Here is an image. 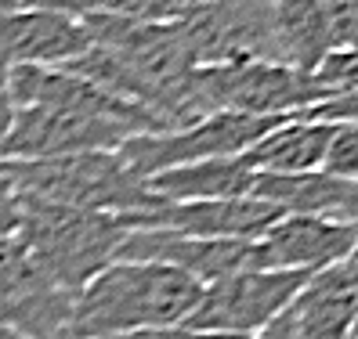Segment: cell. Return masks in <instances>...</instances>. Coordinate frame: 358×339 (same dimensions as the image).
Returning <instances> with one entry per match:
<instances>
[{
	"label": "cell",
	"mask_w": 358,
	"mask_h": 339,
	"mask_svg": "<svg viewBox=\"0 0 358 339\" xmlns=\"http://www.w3.org/2000/svg\"><path fill=\"white\" fill-rule=\"evenodd\" d=\"M297 116V112H293ZM293 116H203L196 123L181 126V130H163V134H134L127 137L116 156L131 170L138 181H149L156 174L192 163H210V159H236L246 148H254L268 130L289 123Z\"/></svg>",
	"instance_id": "5b68a950"
},
{
	"label": "cell",
	"mask_w": 358,
	"mask_h": 339,
	"mask_svg": "<svg viewBox=\"0 0 358 339\" xmlns=\"http://www.w3.org/2000/svg\"><path fill=\"white\" fill-rule=\"evenodd\" d=\"M322 174L336 181H355L358 177V123H336L326 156H322Z\"/></svg>",
	"instance_id": "d6986e66"
},
{
	"label": "cell",
	"mask_w": 358,
	"mask_h": 339,
	"mask_svg": "<svg viewBox=\"0 0 358 339\" xmlns=\"http://www.w3.org/2000/svg\"><path fill=\"white\" fill-rule=\"evenodd\" d=\"M254 339H297V329H293V317H289V310L286 314H279L275 322H268Z\"/></svg>",
	"instance_id": "d4e9b609"
},
{
	"label": "cell",
	"mask_w": 358,
	"mask_h": 339,
	"mask_svg": "<svg viewBox=\"0 0 358 339\" xmlns=\"http://www.w3.org/2000/svg\"><path fill=\"white\" fill-rule=\"evenodd\" d=\"M192 66H236V61H279L271 0H210L178 18Z\"/></svg>",
	"instance_id": "8992f818"
},
{
	"label": "cell",
	"mask_w": 358,
	"mask_h": 339,
	"mask_svg": "<svg viewBox=\"0 0 358 339\" xmlns=\"http://www.w3.org/2000/svg\"><path fill=\"white\" fill-rule=\"evenodd\" d=\"M116 260L166 264L199 285H214L228 274L254 271V242L236 239H188L174 231H131L120 246Z\"/></svg>",
	"instance_id": "4fadbf2b"
},
{
	"label": "cell",
	"mask_w": 358,
	"mask_h": 339,
	"mask_svg": "<svg viewBox=\"0 0 358 339\" xmlns=\"http://www.w3.org/2000/svg\"><path fill=\"white\" fill-rule=\"evenodd\" d=\"M171 4L185 15V11H192V8H203V4H210V0H171Z\"/></svg>",
	"instance_id": "484cf974"
},
{
	"label": "cell",
	"mask_w": 358,
	"mask_h": 339,
	"mask_svg": "<svg viewBox=\"0 0 358 339\" xmlns=\"http://www.w3.org/2000/svg\"><path fill=\"white\" fill-rule=\"evenodd\" d=\"M15 235L51 285L76 296L98 271L116 264L131 231L113 213H87L18 195Z\"/></svg>",
	"instance_id": "7a4b0ae2"
},
{
	"label": "cell",
	"mask_w": 358,
	"mask_h": 339,
	"mask_svg": "<svg viewBox=\"0 0 358 339\" xmlns=\"http://www.w3.org/2000/svg\"><path fill=\"white\" fill-rule=\"evenodd\" d=\"M40 4H44V0H36V8H40ZM36 8H33V11H36Z\"/></svg>",
	"instance_id": "83f0119b"
},
{
	"label": "cell",
	"mask_w": 358,
	"mask_h": 339,
	"mask_svg": "<svg viewBox=\"0 0 358 339\" xmlns=\"http://www.w3.org/2000/svg\"><path fill=\"white\" fill-rule=\"evenodd\" d=\"M254 199L279 209V217H319V220L355 224L358 188H355V181H336V177L322 174V170H315V174H293V177L257 174Z\"/></svg>",
	"instance_id": "2e32d148"
},
{
	"label": "cell",
	"mask_w": 358,
	"mask_h": 339,
	"mask_svg": "<svg viewBox=\"0 0 358 339\" xmlns=\"http://www.w3.org/2000/svg\"><path fill=\"white\" fill-rule=\"evenodd\" d=\"M8 69L0 61V163H4V141H8V130H11V116H15V105H11V94H8Z\"/></svg>",
	"instance_id": "cb8c5ba5"
},
{
	"label": "cell",
	"mask_w": 358,
	"mask_h": 339,
	"mask_svg": "<svg viewBox=\"0 0 358 339\" xmlns=\"http://www.w3.org/2000/svg\"><path fill=\"white\" fill-rule=\"evenodd\" d=\"M134 137L123 123L44 109V105H22L11 116V130L4 141V159H55L76 152H116Z\"/></svg>",
	"instance_id": "30bf717a"
},
{
	"label": "cell",
	"mask_w": 358,
	"mask_h": 339,
	"mask_svg": "<svg viewBox=\"0 0 358 339\" xmlns=\"http://www.w3.org/2000/svg\"><path fill=\"white\" fill-rule=\"evenodd\" d=\"M0 177L11 184L15 195L87 209V213L131 217L152 209L159 199L138 181L116 152H76L55 159H4Z\"/></svg>",
	"instance_id": "3957f363"
},
{
	"label": "cell",
	"mask_w": 358,
	"mask_h": 339,
	"mask_svg": "<svg viewBox=\"0 0 358 339\" xmlns=\"http://www.w3.org/2000/svg\"><path fill=\"white\" fill-rule=\"evenodd\" d=\"M257 174L243 159H210L156 174L145 181V188L159 202H221V199H254Z\"/></svg>",
	"instance_id": "e0dca14e"
},
{
	"label": "cell",
	"mask_w": 358,
	"mask_h": 339,
	"mask_svg": "<svg viewBox=\"0 0 358 339\" xmlns=\"http://www.w3.org/2000/svg\"><path fill=\"white\" fill-rule=\"evenodd\" d=\"M123 339H243V336H221V332H199L188 325H171V329H152V332H134Z\"/></svg>",
	"instance_id": "7402d4cb"
},
{
	"label": "cell",
	"mask_w": 358,
	"mask_h": 339,
	"mask_svg": "<svg viewBox=\"0 0 358 339\" xmlns=\"http://www.w3.org/2000/svg\"><path fill=\"white\" fill-rule=\"evenodd\" d=\"M315 76H319L326 87H333V91H355L358 54H355V51H329V54L319 61Z\"/></svg>",
	"instance_id": "44dd1931"
},
{
	"label": "cell",
	"mask_w": 358,
	"mask_h": 339,
	"mask_svg": "<svg viewBox=\"0 0 358 339\" xmlns=\"http://www.w3.org/2000/svg\"><path fill=\"white\" fill-rule=\"evenodd\" d=\"M297 339H355L358 322V274L355 257L311 274L289 303Z\"/></svg>",
	"instance_id": "9a60e30c"
},
{
	"label": "cell",
	"mask_w": 358,
	"mask_h": 339,
	"mask_svg": "<svg viewBox=\"0 0 358 339\" xmlns=\"http://www.w3.org/2000/svg\"><path fill=\"white\" fill-rule=\"evenodd\" d=\"M329 51H355L358 36V0H319Z\"/></svg>",
	"instance_id": "ffe728a7"
},
{
	"label": "cell",
	"mask_w": 358,
	"mask_h": 339,
	"mask_svg": "<svg viewBox=\"0 0 358 339\" xmlns=\"http://www.w3.org/2000/svg\"><path fill=\"white\" fill-rule=\"evenodd\" d=\"M355 224L319 217H279L261 239H254V271H297L319 274L355 257Z\"/></svg>",
	"instance_id": "7c38bea8"
},
{
	"label": "cell",
	"mask_w": 358,
	"mask_h": 339,
	"mask_svg": "<svg viewBox=\"0 0 358 339\" xmlns=\"http://www.w3.org/2000/svg\"><path fill=\"white\" fill-rule=\"evenodd\" d=\"M127 231H174L188 239H236L254 242L279 220V209L261 199H221V202H156L152 209L120 217Z\"/></svg>",
	"instance_id": "8fae6325"
},
{
	"label": "cell",
	"mask_w": 358,
	"mask_h": 339,
	"mask_svg": "<svg viewBox=\"0 0 358 339\" xmlns=\"http://www.w3.org/2000/svg\"><path fill=\"white\" fill-rule=\"evenodd\" d=\"M311 274L297 271H239L228 278L203 285L196 310L188 314V329L199 332H221V336H243L254 339L268 322L289 310L297 292Z\"/></svg>",
	"instance_id": "52a82bcc"
},
{
	"label": "cell",
	"mask_w": 358,
	"mask_h": 339,
	"mask_svg": "<svg viewBox=\"0 0 358 339\" xmlns=\"http://www.w3.org/2000/svg\"><path fill=\"white\" fill-rule=\"evenodd\" d=\"M8 94H11L15 109H22V105H44V109L123 123L134 134H163V123L149 109H141L134 101H123V98L101 91L66 69H55V66H11Z\"/></svg>",
	"instance_id": "9c48e42d"
},
{
	"label": "cell",
	"mask_w": 358,
	"mask_h": 339,
	"mask_svg": "<svg viewBox=\"0 0 358 339\" xmlns=\"http://www.w3.org/2000/svg\"><path fill=\"white\" fill-rule=\"evenodd\" d=\"M203 285L166 264L116 260L76 292L69 339H123L134 332L185 325Z\"/></svg>",
	"instance_id": "6da1fadb"
},
{
	"label": "cell",
	"mask_w": 358,
	"mask_h": 339,
	"mask_svg": "<svg viewBox=\"0 0 358 339\" xmlns=\"http://www.w3.org/2000/svg\"><path fill=\"white\" fill-rule=\"evenodd\" d=\"M73 300L44 278L18 235L0 239V322L26 339H69Z\"/></svg>",
	"instance_id": "ba28073f"
},
{
	"label": "cell",
	"mask_w": 358,
	"mask_h": 339,
	"mask_svg": "<svg viewBox=\"0 0 358 339\" xmlns=\"http://www.w3.org/2000/svg\"><path fill=\"white\" fill-rule=\"evenodd\" d=\"M355 91H333L315 76L279 61H236V66H199L185 76V112L203 116H293L344 98Z\"/></svg>",
	"instance_id": "277c9868"
},
{
	"label": "cell",
	"mask_w": 358,
	"mask_h": 339,
	"mask_svg": "<svg viewBox=\"0 0 358 339\" xmlns=\"http://www.w3.org/2000/svg\"><path fill=\"white\" fill-rule=\"evenodd\" d=\"M91 47L80 18L58 11H0L4 66H66Z\"/></svg>",
	"instance_id": "5bb4252c"
},
{
	"label": "cell",
	"mask_w": 358,
	"mask_h": 339,
	"mask_svg": "<svg viewBox=\"0 0 358 339\" xmlns=\"http://www.w3.org/2000/svg\"><path fill=\"white\" fill-rule=\"evenodd\" d=\"M15 224H18V195L11 192V184L0 177V239L15 235Z\"/></svg>",
	"instance_id": "603a6c76"
},
{
	"label": "cell",
	"mask_w": 358,
	"mask_h": 339,
	"mask_svg": "<svg viewBox=\"0 0 358 339\" xmlns=\"http://www.w3.org/2000/svg\"><path fill=\"white\" fill-rule=\"evenodd\" d=\"M0 339H26V336H18L11 325H4V322H0Z\"/></svg>",
	"instance_id": "4316f807"
},
{
	"label": "cell",
	"mask_w": 358,
	"mask_h": 339,
	"mask_svg": "<svg viewBox=\"0 0 358 339\" xmlns=\"http://www.w3.org/2000/svg\"><path fill=\"white\" fill-rule=\"evenodd\" d=\"M271 26L282 66L297 73H315L329 54V36L319 0H271Z\"/></svg>",
	"instance_id": "ac0fdd59"
}]
</instances>
